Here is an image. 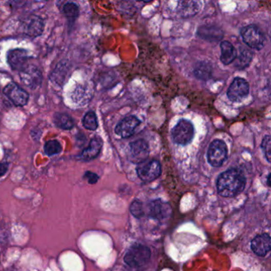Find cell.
Instances as JSON below:
<instances>
[{"label": "cell", "instance_id": "2", "mask_svg": "<svg viewBox=\"0 0 271 271\" xmlns=\"http://www.w3.org/2000/svg\"><path fill=\"white\" fill-rule=\"evenodd\" d=\"M149 247L142 244H135L130 247L124 256V262L131 267H140L151 259Z\"/></svg>", "mask_w": 271, "mask_h": 271}, {"label": "cell", "instance_id": "30", "mask_svg": "<svg viewBox=\"0 0 271 271\" xmlns=\"http://www.w3.org/2000/svg\"><path fill=\"white\" fill-rule=\"evenodd\" d=\"M269 179H270V174H269V175H268V177H267V183H268V185H270V183H269Z\"/></svg>", "mask_w": 271, "mask_h": 271}, {"label": "cell", "instance_id": "22", "mask_svg": "<svg viewBox=\"0 0 271 271\" xmlns=\"http://www.w3.org/2000/svg\"><path fill=\"white\" fill-rule=\"evenodd\" d=\"M213 69L211 65L207 62H200L194 69V75L200 80H207L211 78Z\"/></svg>", "mask_w": 271, "mask_h": 271}, {"label": "cell", "instance_id": "21", "mask_svg": "<svg viewBox=\"0 0 271 271\" xmlns=\"http://www.w3.org/2000/svg\"><path fill=\"white\" fill-rule=\"evenodd\" d=\"M53 122L57 128L63 130H70L74 127V122L71 116L67 114L57 113L53 117Z\"/></svg>", "mask_w": 271, "mask_h": 271}, {"label": "cell", "instance_id": "15", "mask_svg": "<svg viewBox=\"0 0 271 271\" xmlns=\"http://www.w3.org/2000/svg\"><path fill=\"white\" fill-rule=\"evenodd\" d=\"M197 35L205 41L217 43L223 38V32L216 26H203L197 30Z\"/></svg>", "mask_w": 271, "mask_h": 271}, {"label": "cell", "instance_id": "9", "mask_svg": "<svg viewBox=\"0 0 271 271\" xmlns=\"http://www.w3.org/2000/svg\"><path fill=\"white\" fill-rule=\"evenodd\" d=\"M130 153L131 160L134 163H142L149 156V145L143 139L134 141L130 143Z\"/></svg>", "mask_w": 271, "mask_h": 271}, {"label": "cell", "instance_id": "20", "mask_svg": "<svg viewBox=\"0 0 271 271\" xmlns=\"http://www.w3.org/2000/svg\"><path fill=\"white\" fill-rule=\"evenodd\" d=\"M44 30V21L40 17L34 16L30 20L27 29V34L30 37H36L41 35Z\"/></svg>", "mask_w": 271, "mask_h": 271}, {"label": "cell", "instance_id": "3", "mask_svg": "<svg viewBox=\"0 0 271 271\" xmlns=\"http://www.w3.org/2000/svg\"><path fill=\"white\" fill-rule=\"evenodd\" d=\"M194 135V127L188 119H181L174 127L172 131L174 142L181 145L190 144L193 141Z\"/></svg>", "mask_w": 271, "mask_h": 271}, {"label": "cell", "instance_id": "10", "mask_svg": "<svg viewBox=\"0 0 271 271\" xmlns=\"http://www.w3.org/2000/svg\"><path fill=\"white\" fill-rule=\"evenodd\" d=\"M4 93L16 106H24L28 102V93L24 89L20 88L17 84L14 83V82L8 84L4 88Z\"/></svg>", "mask_w": 271, "mask_h": 271}, {"label": "cell", "instance_id": "17", "mask_svg": "<svg viewBox=\"0 0 271 271\" xmlns=\"http://www.w3.org/2000/svg\"><path fill=\"white\" fill-rule=\"evenodd\" d=\"M200 9V3L197 1H181L177 6V11L183 18L194 16Z\"/></svg>", "mask_w": 271, "mask_h": 271}, {"label": "cell", "instance_id": "13", "mask_svg": "<svg viewBox=\"0 0 271 271\" xmlns=\"http://www.w3.org/2000/svg\"><path fill=\"white\" fill-rule=\"evenodd\" d=\"M28 53L27 50L22 49L11 50L7 53V61L11 69L21 71L23 68L27 66Z\"/></svg>", "mask_w": 271, "mask_h": 271}, {"label": "cell", "instance_id": "25", "mask_svg": "<svg viewBox=\"0 0 271 271\" xmlns=\"http://www.w3.org/2000/svg\"><path fill=\"white\" fill-rule=\"evenodd\" d=\"M64 13L69 19H76L79 15V7L73 3H68L64 6Z\"/></svg>", "mask_w": 271, "mask_h": 271}, {"label": "cell", "instance_id": "12", "mask_svg": "<svg viewBox=\"0 0 271 271\" xmlns=\"http://www.w3.org/2000/svg\"><path fill=\"white\" fill-rule=\"evenodd\" d=\"M171 213L170 204L161 200H154L147 206V214L152 218L162 220L167 218Z\"/></svg>", "mask_w": 271, "mask_h": 271}, {"label": "cell", "instance_id": "4", "mask_svg": "<svg viewBox=\"0 0 271 271\" xmlns=\"http://www.w3.org/2000/svg\"><path fill=\"white\" fill-rule=\"evenodd\" d=\"M240 33L245 44L250 48L260 50L264 47L265 36L257 26H246Z\"/></svg>", "mask_w": 271, "mask_h": 271}, {"label": "cell", "instance_id": "1", "mask_svg": "<svg viewBox=\"0 0 271 271\" xmlns=\"http://www.w3.org/2000/svg\"><path fill=\"white\" fill-rule=\"evenodd\" d=\"M246 177L237 169H230L219 176L216 187L219 194L223 197H233L239 195L244 190Z\"/></svg>", "mask_w": 271, "mask_h": 271}, {"label": "cell", "instance_id": "7", "mask_svg": "<svg viewBox=\"0 0 271 271\" xmlns=\"http://www.w3.org/2000/svg\"><path fill=\"white\" fill-rule=\"evenodd\" d=\"M249 91L250 86L248 82L245 79L236 77L230 85L227 96L232 102H240L247 96Z\"/></svg>", "mask_w": 271, "mask_h": 271}, {"label": "cell", "instance_id": "16", "mask_svg": "<svg viewBox=\"0 0 271 271\" xmlns=\"http://www.w3.org/2000/svg\"><path fill=\"white\" fill-rule=\"evenodd\" d=\"M103 147V141L101 138L98 136L93 137L91 139L90 143L87 148H85L81 154L79 155V158L84 161H91L97 158L99 153L101 151Z\"/></svg>", "mask_w": 271, "mask_h": 271}, {"label": "cell", "instance_id": "14", "mask_svg": "<svg viewBox=\"0 0 271 271\" xmlns=\"http://www.w3.org/2000/svg\"><path fill=\"white\" fill-rule=\"evenodd\" d=\"M271 248L270 237L268 234L259 235L252 241V249L260 257L266 256Z\"/></svg>", "mask_w": 271, "mask_h": 271}, {"label": "cell", "instance_id": "23", "mask_svg": "<svg viewBox=\"0 0 271 271\" xmlns=\"http://www.w3.org/2000/svg\"><path fill=\"white\" fill-rule=\"evenodd\" d=\"M83 125L89 131H96L98 128L97 117L95 112H89L85 115L83 119Z\"/></svg>", "mask_w": 271, "mask_h": 271}, {"label": "cell", "instance_id": "26", "mask_svg": "<svg viewBox=\"0 0 271 271\" xmlns=\"http://www.w3.org/2000/svg\"><path fill=\"white\" fill-rule=\"evenodd\" d=\"M131 213L136 218H141L144 215L143 204L140 200H135L131 205Z\"/></svg>", "mask_w": 271, "mask_h": 271}, {"label": "cell", "instance_id": "28", "mask_svg": "<svg viewBox=\"0 0 271 271\" xmlns=\"http://www.w3.org/2000/svg\"><path fill=\"white\" fill-rule=\"evenodd\" d=\"M85 178H87L88 181H89L90 184H95L99 180V177H98L97 174H94V173L89 172V171L85 173Z\"/></svg>", "mask_w": 271, "mask_h": 271}, {"label": "cell", "instance_id": "24", "mask_svg": "<svg viewBox=\"0 0 271 271\" xmlns=\"http://www.w3.org/2000/svg\"><path fill=\"white\" fill-rule=\"evenodd\" d=\"M44 150L47 155L52 156V155L59 154L62 150V147L58 141L51 140L45 144Z\"/></svg>", "mask_w": 271, "mask_h": 271}, {"label": "cell", "instance_id": "19", "mask_svg": "<svg viewBox=\"0 0 271 271\" xmlns=\"http://www.w3.org/2000/svg\"><path fill=\"white\" fill-rule=\"evenodd\" d=\"M253 59V53L249 49L241 46L239 50V54L236 57L235 61V67L239 70H243L250 65Z\"/></svg>", "mask_w": 271, "mask_h": 271}, {"label": "cell", "instance_id": "5", "mask_svg": "<svg viewBox=\"0 0 271 271\" xmlns=\"http://www.w3.org/2000/svg\"><path fill=\"white\" fill-rule=\"evenodd\" d=\"M207 161L213 167H220L227 158V147L220 139L213 141L207 150Z\"/></svg>", "mask_w": 271, "mask_h": 271}, {"label": "cell", "instance_id": "11", "mask_svg": "<svg viewBox=\"0 0 271 271\" xmlns=\"http://www.w3.org/2000/svg\"><path fill=\"white\" fill-rule=\"evenodd\" d=\"M140 124V120L138 118L131 115L121 120L115 128L116 135L122 138H128L132 136L135 130Z\"/></svg>", "mask_w": 271, "mask_h": 271}, {"label": "cell", "instance_id": "8", "mask_svg": "<svg viewBox=\"0 0 271 271\" xmlns=\"http://www.w3.org/2000/svg\"><path fill=\"white\" fill-rule=\"evenodd\" d=\"M20 79L24 85L30 89L39 87L43 80L41 71L34 66H26L20 71Z\"/></svg>", "mask_w": 271, "mask_h": 271}, {"label": "cell", "instance_id": "6", "mask_svg": "<svg viewBox=\"0 0 271 271\" xmlns=\"http://www.w3.org/2000/svg\"><path fill=\"white\" fill-rule=\"evenodd\" d=\"M136 170L138 177L142 181L150 182L157 179L161 175V166L159 161L152 160L139 164Z\"/></svg>", "mask_w": 271, "mask_h": 271}, {"label": "cell", "instance_id": "18", "mask_svg": "<svg viewBox=\"0 0 271 271\" xmlns=\"http://www.w3.org/2000/svg\"><path fill=\"white\" fill-rule=\"evenodd\" d=\"M220 60L223 65L228 66L234 62L237 57V50L235 48L234 46L232 43L227 41H223L220 43Z\"/></svg>", "mask_w": 271, "mask_h": 271}, {"label": "cell", "instance_id": "27", "mask_svg": "<svg viewBox=\"0 0 271 271\" xmlns=\"http://www.w3.org/2000/svg\"><path fill=\"white\" fill-rule=\"evenodd\" d=\"M262 151L264 153L265 157L268 162H270V155H271V138L269 135H266L262 140Z\"/></svg>", "mask_w": 271, "mask_h": 271}, {"label": "cell", "instance_id": "29", "mask_svg": "<svg viewBox=\"0 0 271 271\" xmlns=\"http://www.w3.org/2000/svg\"><path fill=\"white\" fill-rule=\"evenodd\" d=\"M8 170V164L1 163L0 164V177H2L7 173Z\"/></svg>", "mask_w": 271, "mask_h": 271}]
</instances>
